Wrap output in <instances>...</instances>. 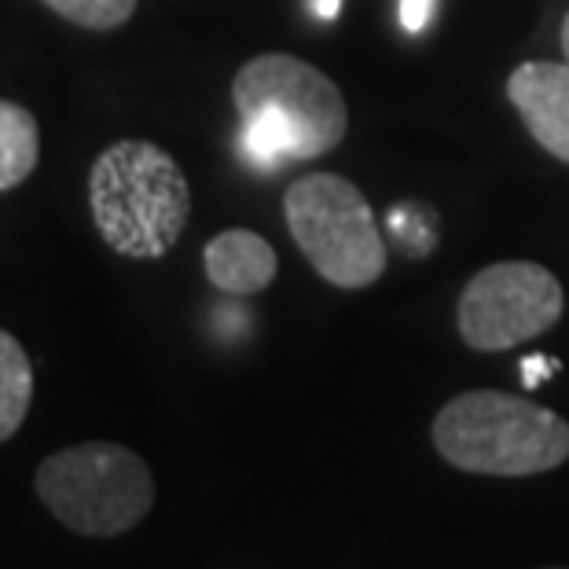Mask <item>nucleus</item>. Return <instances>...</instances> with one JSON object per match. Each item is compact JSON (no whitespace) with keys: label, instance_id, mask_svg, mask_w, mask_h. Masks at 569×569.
I'll return each instance as SVG.
<instances>
[{"label":"nucleus","instance_id":"obj_1","mask_svg":"<svg viewBox=\"0 0 569 569\" xmlns=\"http://www.w3.org/2000/svg\"><path fill=\"white\" fill-rule=\"evenodd\" d=\"M239 148L261 173L283 162L320 159L346 140L342 89L312 63L287 52L253 56L232 81Z\"/></svg>","mask_w":569,"mask_h":569},{"label":"nucleus","instance_id":"obj_2","mask_svg":"<svg viewBox=\"0 0 569 569\" xmlns=\"http://www.w3.org/2000/svg\"><path fill=\"white\" fill-rule=\"evenodd\" d=\"M89 210L114 253L151 261L184 236L191 188L184 169L159 143L118 140L89 169Z\"/></svg>","mask_w":569,"mask_h":569},{"label":"nucleus","instance_id":"obj_3","mask_svg":"<svg viewBox=\"0 0 569 569\" xmlns=\"http://www.w3.org/2000/svg\"><path fill=\"white\" fill-rule=\"evenodd\" d=\"M433 448L467 475L529 478L569 459V422L559 411L500 390L452 397L433 419Z\"/></svg>","mask_w":569,"mask_h":569},{"label":"nucleus","instance_id":"obj_4","mask_svg":"<svg viewBox=\"0 0 569 569\" xmlns=\"http://www.w3.org/2000/svg\"><path fill=\"white\" fill-rule=\"evenodd\" d=\"M33 489L56 522L81 537L129 532L154 507L151 467L114 441H84L52 452L33 475Z\"/></svg>","mask_w":569,"mask_h":569},{"label":"nucleus","instance_id":"obj_5","mask_svg":"<svg viewBox=\"0 0 569 569\" xmlns=\"http://www.w3.org/2000/svg\"><path fill=\"white\" fill-rule=\"evenodd\" d=\"M283 217L298 250L327 283L365 290L386 272V243L371 202L353 180L309 173L283 196Z\"/></svg>","mask_w":569,"mask_h":569},{"label":"nucleus","instance_id":"obj_6","mask_svg":"<svg viewBox=\"0 0 569 569\" xmlns=\"http://www.w3.org/2000/svg\"><path fill=\"white\" fill-rule=\"evenodd\" d=\"M566 295L537 261H496L463 287L456 306L459 335L478 353H503L532 342L562 320Z\"/></svg>","mask_w":569,"mask_h":569},{"label":"nucleus","instance_id":"obj_7","mask_svg":"<svg viewBox=\"0 0 569 569\" xmlns=\"http://www.w3.org/2000/svg\"><path fill=\"white\" fill-rule=\"evenodd\" d=\"M507 100L522 114L529 137L569 166V63H522L507 78Z\"/></svg>","mask_w":569,"mask_h":569},{"label":"nucleus","instance_id":"obj_8","mask_svg":"<svg viewBox=\"0 0 569 569\" xmlns=\"http://www.w3.org/2000/svg\"><path fill=\"white\" fill-rule=\"evenodd\" d=\"M202 264L206 280L236 298L261 295L276 280V272H280L276 250L258 232H250V228H228V232L213 236L202 250Z\"/></svg>","mask_w":569,"mask_h":569},{"label":"nucleus","instance_id":"obj_9","mask_svg":"<svg viewBox=\"0 0 569 569\" xmlns=\"http://www.w3.org/2000/svg\"><path fill=\"white\" fill-rule=\"evenodd\" d=\"M41 159V129L22 103L0 100V191L27 180Z\"/></svg>","mask_w":569,"mask_h":569},{"label":"nucleus","instance_id":"obj_10","mask_svg":"<svg viewBox=\"0 0 569 569\" xmlns=\"http://www.w3.org/2000/svg\"><path fill=\"white\" fill-rule=\"evenodd\" d=\"M33 401V365L16 335L0 327V441L16 438Z\"/></svg>","mask_w":569,"mask_h":569},{"label":"nucleus","instance_id":"obj_11","mask_svg":"<svg viewBox=\"0 0 569 569\" xmlns=\"http://www.w3.org/2000/svg\"><path fill=\"white\" fill-rule=\"evenodd\" d=\"M41 4L84 30H118L137 11V0H41Z\"/></svg>","mask_w":569,"mask_h":569},{"label":"nucleus","instance_id":"obj_12","mask_svg":"<svg viewBox=\"0 0 569 569\" xmlns=\"http://www.w3.org/2000/svg\"><path fill=\"white\" fill-rule=\"evenodd\" d=\"M559 360L555 357H526L522 360V386L526 390H537V386H543L551 379V375H559Z\"/></svg>","mask_w":569,"mask_h":569},{"label":"nucleus","instance_id":"obj_13","mask_svg":"<svg viewBox=\"0 0 569 569\" xmlns=\"http://www.w3.org/2000/svg\"><path fill=\"white\" fill-rule=\"evenodd\" d=\"M433 0H401V27L408 33H422L430 27Z\"/></svg>","mask_w":569,"mask_h":569},{"label":"nucleus","instance_id":"obj_14","mask_svg":"<svg viewBox=\"0 0 569 569\" xmlns=\"http://www.w3.org/2000/svg\"><path fill=\"white\" fill-rule=\"evenodd\" d=\"M338 11H342V0H312V16L323 19V22L338 19Z\"/></svg>","mask_w":569,"mask_h":569},{"label":"nucleus","instance_id":"obj_15","mask_svg":"<svg viewBox=\"0 0 569 569\" xmlns=\"http://www.w3.org/2000/svg\"><path fill=\"white\" fill-rule=\"evenodd\" d=\"M562 56H566V63H569V11H566V19H562Z\"/></svg>","mask_w":569,"mask_h":569},{"label":"nucleus","instance_id":"obj_16","mask_svg":"<svg viewBox=\"0 0 569 569\" xmlns=\"http://www.w3.org/2000/svg\"><path fill=\"white\" fill-rule=\"evenodd\" d=\"M543 569H566V566H543Z\"/></svg>","mask_w":569,"mask_h":569}]
</instances>
